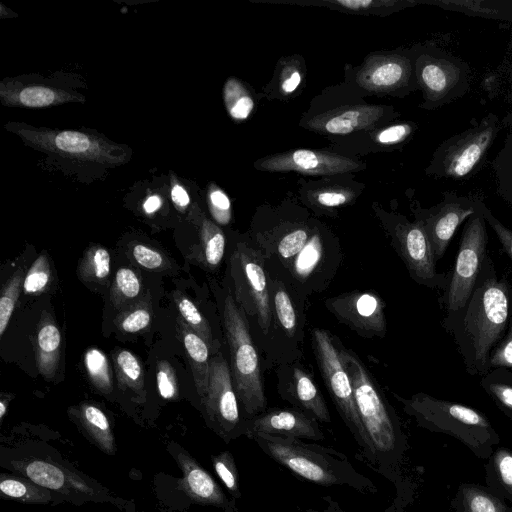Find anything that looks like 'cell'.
I'll return each mask as SVG.
<instances>
[{
    "mask_svg": "<svg viewBox=\"0 0 512 512\" xmlns=\"http://www.w3.org/2000/svg\"><path fill=\"white\" fill-rule=\"evenodd\" d=\"M177 332L189 361L194 383L201 402L205 398L210 377V348L181 317H177Z\"/></svg>",
    "mask_w": 512,
    "mask_h": 512,
    "instance_id": "44dd1931",
    "label": "cell"
},
{
    "mask_svg": "<svg viewBox=\"0 0 512 512\" xmlns=\"http://www.w3.org/2000/svg\"><path fill=\"white\" fill-rule=\"evenodd\" d=\"M153 315L148 295L121 310L115 320L116 328L125 333H136L149 326Z\"/></svg>",
    "mask_w": 512,
    "mask_h": 512,
    "instance_id": "4dcf8cb0",
    "label": "cell"
},
{
    "mask_svg": "<svg viewBox=\"0 0 512 512\" xmlns=\"http://www.w3.org/2000/svg\"><path fill=\"white\" fill-rule=\"evenodd\" d=\"M1 492L10 497L25 502H46L50 499V492L30 479L2 475L0 483Z\"/></svg>",
    "mask_w": 512,
    "mask_h": 512,
    "instance_id": "1f68e13d",
    "label": "cell"
},
{
    "mask_svg": "<svg viewBox=\"0 0 512 512\" xmlns=\"http://www.w3.org/2000/svg\"><path fill=\"white\" fill-rule=\"evenodd\" d=\"M494 462L501 482L512 494V453L501 449L495 454Z\"/></svg>",
    "mask_w": 512,
    "mask_h": 512,
    "instance_id": "816d5d0a",
    "label": "cell"
},
{
    "mask_svg": "<svg viewBox=\"0 0 512 512\" xmlns=\"http://www.w3.org/2000/svg\"><path fill=\"white\" fill-rule=\"evenodd\" d=\"M202 253L206 264L217 267L225 251V236L222 230L210 220L204 219L200 230Z\"/></svg>",
    "mask_w": 512,
    "mask_h": 512,
    "instance_id": "d590c367",
    "label": "cell"
},
{
    "mask_svg": "<svg viewBox=\"0 0 512 512\" xmlns=\"http://www.w3.org/2000/svg\"><path fill=\"white\" fill-rule=\"evenodd\" d=\"M256 167L263 171H295L304 175L332 176L358 170L360 164L333 152L294 149L262 158Z\"/></svg>",
    "mask_w": 512,
    "mask_h": 512,
    "instance_id": "7c38bea8",
    "label": "cell"
},
{
    "mask_svg": "<svg viewBox=\"0 0 512 512\" xmlns=\"http://www.w3.org/2000/svg\"><path fill=\"white\" fill-rule=\"evenodd\" d=\"M0 97L4 105L22 107H47L71 101L81 97L63 89L40 84H22L21 82H2Z\"/></svg>",
    "mask_w": 512,
    "mask_h": 512,
    "instance_id": "ac0fdd59",
    "label": "cell"
},
{
    "mask_svg": "<svg viewBox=\"0 0 512 512\" xmlns=\"http://www.w3.org/2000/svg\"><path fill=\"white\" fill-rule=\"evenodd\" d=\"M223 323L230 352L234 389L245 419L265 411L266 399L261 370L243 309L228 294L224 300Z\"/></svg>",
    "mask_w": 512,
    "mask_h": 512,
    "instance_id": "277c9868",
    "label": "cell"
},
{
    "mask_svg": "<svg viewBox=\"0 0 512 512\" xmlns=\"http://www.w3.org/2000/svg\"><path fill=\"white\" fill-rule=\"evenodd\" d=\"M156 382L160 396L173 399L178 396V383L175 372L169 362L161 360L156 368Z\"/></svg>",
    "mask_w": 512,
    "mask_h": 512,
    "instance_id": "bcb514c9",
    "label": "cell"
},
{
    "mask_svg": "<svg viewBox=\"0 0 512 512\" xmlns=\"http://www.w3.org/2000/svg\"><path fill=\"white\" fill-rule=\"evenodd\" d=\"M61 354V333L49 317H43L37 328L35 358L39 373L47 380L58 371Z\"/></svg>",
    "mask_w": 512,
    "mask_h": 512,
    "instance_id": "603a6c76",
    "label": "cell"
},
{
    "mask_svg": "<svg viewBox=\"0 0 512 512\" xmlns=\"http://www.w3.org/2000/svg\"><path fill=\"white\" fill-rule=\"evenodd\" d=\"M306 4L325 6L355 14L383 16L396 10L401 2L392 0H325Z\"/></svg>",
    "mask_w": 512,
    "mask_h": 512,
    "instance_id": "f546056e",
    "label": "cell"
},
{
    "mask_svg": "<svg viewBox=\"0 0 512 512\" xmlns=\"http://www.w3.org/2000/svg\"><path fill=\"white\" fill-rule=\"evenodd\" d=\"M171 197L174 204L180 209L185 208L190 202L186 190L178 184L173 186L171 190Z\"/></svg>",
    "mask_w": 512,
    "mask_h": 512,
    "instance_id": "db71d44e",
    "label": "cell"
},
{
    "mask_svg": "<svg viewBox=\"0 0 512 512\" xmlns=\"http://www.w3.org/2000/svg\"><path fill=\"white\" fill-rule=\"evenodd\" d=\"M326 304L339 320L363 335L386 332L383 303L375 294L352 292L329 299Z\"/></svg>",
    "mask_w": 512,
    "mask_h": 512,
    "instance_id": "4fadbf2b",
    "label": "cell"
},
{
    "mask_svg": "<svg viewBox=\"0 0 512 512\" xmlns=\"http://www.w3.org/2000/svg\"><path fill=\"white\" fill-rule=\"evenodd\" d=\"M307 239L308 234L304 229H296L281 239L278 252L283 258L288 259L305 247Z\"/></svg>",
    "mask_w": 512,
    "mask_h": 512,
    "instance_id": "c3c4849f",
    "label": "cell"
},
{
    "mask_svg": "<svg viewBox=\"0 0 512 512\" xmlns=\"http://www.w3.org/2000/svg\"><path fill=\"white\" fill-rule=\"evenodd\" d=\"M488 235L483 214H475L466 223L454 264L439 298L444 317L442 326L451 333L463 313L481 274L488 254Z\"/></svg>",
    "mask_w": 512,
    "mask_h": 512,
    "instance_id": "5b68a950",
    "label": "cell"
},
{
    "mask_svg": "<svg viewBox=\"0 0 512 512\" xmlns=\"http://www.w3.org/2000/svg\"><path fill=\"white\" fill-rule=\"evenodd\" d=\"M213 466L233 498H239L241 496L239 475L233 455L229 451H224L214 456Z\"/></svg>",
    "mask_w": 512,
    "mask_h": 512,
    "instance_id": "60d3db41",
    "label": "cell"
},
{
    "mask_svg": "<svg viewBox=\"0 0 512 512\" xmlns=\"http://www.w3.org/2000/svg\"><path fill=\"white\" fill-rule=\"evenodd\" d=\"M174 301L182 320L215 351L210 325L195 304L180 292L174 293Z\"/></svg>",
    "mask_w": 512,
    "mask_h": 512,
    "instance_id": "836d02e7",
    "label": "cell"
},
{
    "mask_svg": "<svg viewBox=\"0 0 512 512\" xmlns=\"http://www.w3.org/2000/svg\"><path fill=\"white\" fill-rule=\"evenodd\" d=\"M17 470L21 471L28 479L34 483L47 488L67 494L71 488H74L80 494L90 495L93 491L90 487L73 474H66L64 469L56 464L45 460L33 459L25 461L23 464L17 462Z\"/></svg>",
    "mask_w": 512,
    "mask_h": 512,
    "instance_id": "ffe728a7",
    "label": "cell"
},
{
    "mask_svg": "<svg viewBox=\"0 0 512 512\" xmlns=\"http://www.w3.org/2000/svg\"><path fill=\"white\" fill-rule=\"evenodd\" d=\"M291 401L315 420L329 423L331 421L328 407L318 387L311 377L301 368H294L293 382L290 390Z\"/></svg>",
    "mask_w": 512,
    "mask_h": 512,
    "instance_id": "cb8c5ba5",
    "label": "cell"
},
{
    "mask_svg": "<svg viewBox=\"0 0 512 512\" xmlns=\"http://www.w3.org/2000/svg\"><path fill=\"white\" fill-rule=\"evenodd\" d=\"M463 500L466 512H507L496 497L474 486L463 488Z\"/></svg>",
    "mask_w": 512,
    "mask_h": 512,
    "instance_id": "ab89813d",
    "label": "cell"
},
{
    "mask_svg": "<svg viewBox=\"0 0 512 512\" xmlns=\"http://www.w3.org/2000/svg\"><path fill=\"white\" fill-rule=\"evenodd\" d=\"M272 301L280 325L286 334L291 337L296 328V314L291 299L282 285H277L274 288Z\"/></svg>",
    "mask_w": 512,
    "mask_h": 512,
    "instance_id": "b9f144b4",
    "label": "cell"
},
{
    "mask_svg": "<svg viewBox=\"0 0 512 512\" xmlns=\"http://www.w3.org/2000/svg\"><path fill=\"white\" fill-rule=\"evenodd\" d=\"M51 280V267L46 254H41L27 272L23 289L26 294H38L46 290Z\"/></svg>",
    "mask_w": 512,
    "mask_h": 512,
    "instance_id": "f35d334b",
    "label": "cell"
},
{
    "mask_svg": "<svg viewBox=\"0 0 512 512\" xmlns=\"http://www.w3.org/2000/svg\"><path fill=\"white\" fill-rule=\"evenodd\" d=\"M209 205L214 219L220 224H227L231 217V203L227 195L219 190H212L209 194Z\"/></svg>",
    "mask_w": 512,
    "mask_h": 512,
    "instance_id": "681fc988",
    "label": "cell"
},
{
    "mask_svg": "<svg viewBox=\"0 0 512 512\" xmlns=\"http://www.w3.org/2000/svg\"><path fill=\"white\" fill-rule=\"evenodd\" d=\"M9 130L16 133L27 145L67 158L108 165L127 161L124 150L95 135L71 130L39 129L19 124L9 125Z\"/></svg>",
    "mask_w": 512,
    "mask_h": 512,
    "instance_id": "ba28073f",
    "label": "cell"
},
{
    "mask_svg": "<svg viewBox=\"0 0 512 512\" xmlns=\"http://www.w3.org/2000/svg\"><path fill=\"white\" fill-rule=\"evenodd\" d=\"M271 459L293 474L317 485L348 486L361 493H375L371 479L359 473L343 453L301 439L254 433L248 436Z\"/></svg>",
    "mask_w": 512,
    "mask_h": 512,
    "instance_id": "7a4b0ae2",
    "label": "cell"
},
{
    "mask_svg": "<svg viewBox=\"0 0 512 512\" xmlns=\"http://www.w3.org/2000/svg\"><path fill=\"white\" fill-rule=\"evenodd\" d=\"M354 198V194L347 188L326 187L312 193V201L325 208H333L344 205Z\"/></svg>",
    "mask_w": 512,
    "mask_h": 512,
    "instance_id": "7bdbcfd3",
    "label": "cell"
},
{
    "mask_svg": "<svg viewBox=\"0 0 512 512\" xmlns=\"http://www.w3.org/2000/svg\"><path fill=\"white\" fill-rule=\"evenodd\" d=\"M231 263L239 306L255 316L262 331L267 333L272 320L271 298L260 259L251 249L239 247Z\"/></svg>",
    "mask_w": 512,
    "mask_h": 512,
    "instance_id": "30bf717a",
    "label": "cell"
},
{
    "mask_svg": "<svg viewBox=\"0 0 512 512\" xmlns=\"http://www.w3.org/2000/svg\"><path fill=\"white\" fill-rule=\"evenodd\" d=\"M161 198L157 195L150 196L146 199L143 204V208L146 213L151 214L157 211L161 207Z\"/></svg>",
    "mask_w": 512,
    "mask_h": 512,
    "instance_id": "9f6ffc18",
    "label": "cell"
},
{
    "mask_svg": "<svg viewBox=\"0 0 512 512\" xmlns=\"http://www.w3.org/2000/svg\"><path fill=\"white\" fill-rule=\"evenodd\" d=\"M480 385L500 409L512 418V370L491 369L481 377Z\"/></svg>",
    "mask_w": 512,
    "mask_h": 512,
    "instance_id": "d4e9b609",
    "label": "cell"
},
{
    "mask_svg": "<svg viewBox=\"0 0 512 512\" xmlns=\"http://www.w3.org/2000/svg\"><path fill=\"white\" fill-rule=\"evenodd\" d=\"M493 128L487 126L463 139L446 158V173L453 177L466 176L475 167L488 147Z\"/></svg>",
    "mask_w": 512,
    "mask_h": 512,
    "instance_id": "7402d4cb",
    "label": "cell"
},
{
    "mask_svg": "<svg viewBox=\"0 0 512 512\" xmlns=\"http://www.w3.org/2000/svg\"><path fill=\"white\" fill-rule=\"evenodd\" d=\"M512 310V286L499 277L490 256L485 259L474 291L452 334L465 370L472 376L490 371V355L504 337Z\"/></svg>",
    "mask_w": 512,
    "mask_h": 512,
    "instance_id": "6da1fadb",
    "label": "cell"
},
{
    "mask_svg": "<svg viewBox=\"0 0 512 512\" xmlns=\"http://www.w3.org/2000/svg\"><path fill=\"white\" fill-rule=\"evenodd\" d=\"M141 282L139 276L130 268H120L110 289V301L119 311L139 300Z\"/></svg>",
    "mask_w": 512,
    "mask_h": 512,
    "instance_id": "83f0119b",
    "label": "cell"
},
{
    "mask_svg": "<svg viewBox=\"0 0 512 512\" xmlns=\"http://www.w3.org/2000/svg\"><path fill=\"white\" fill-rule=\"evenodd\" d=\"M412 128L409 124H396L378 130L373 136L376 143L381 145H394L402 142L410 135Z\"/></svg>",
    "mask_w": 512,
    "mask_h": 512,
    "instance_id": "f907efd6",
    "label": "cell"
},
{
    "mask_svg": "<svg viewBox=\"0 0 512 512\" xmlns=\"http://www.w3.org/2000/svg\"><path fill=\"white\" fill-rule=\"evenodd\" d=\"M410 75L409 61L394 54L369 56L355 74V81L362 89L384 94L402 87Z\"/></svg>",
    "mask_w": 512,
    "mask_h": 512,
    "instance_id": "9a60e30c",
    "label": "cell"
},
{
    "mask_svg": "<svg viewBox=\"0 0 512 512\" xmlns=\"http://www.w3.org/2000/svg\"><path fill=\"white\" fill-rule=\"evenodd\" d=\"M322 500L325 502L326 506L319 510V509H306L305 512H347L345 511L340 504L334 500L331 496L327 495L322 497Z\"/></svg>",
    "mask_w": 512,
    "mask_h": 512,
    "instance_id": "11a10c76",
    "label": "cell"
},
{
    "mask_svg": "<svg viewBox=\"0 0 512 512\" xmlns=\"http://www.w3.org/2000/svg\"><path fill=\"white\" fill-rule=\"evenodd\" d=\"M6 413V404L5 402L2 400L0 402V417L3 418L4 414Z\"/></svg>",
    "mask_w": 512,
    "mask_h": 512,
    "instance_id": "6f0895ef",
    "label": "cell"
},
{
    "mask_svg": "<svg viewBox=\"0 0 512 512\" xmlns=\"http://www.w3.org/2000/svg\"><path fill=\"white\" fill-rule=\"evenodd\" d=\"M302 81V73L298 65L281 64L276 74V89L282 96L292 94Z\"/></svg>",
    "mask_w": 512,
    "mask_h": 512,
    "instance_id": "f6af8a7d",
    "label": "cell"
},
{
    "mask_svg": "<svg viewBox=\"0 0 512 512\" xmlns=\"http://www.w3.org/2000/svg\"><path fill=\"white\" fill-rule=\"evenodd\" d=\"M312 337L319 368L335 406L363 457L375 470V452L361 422L352 384L340 360L339 349L325 330L314 329Z\"/></svg>",
    "mask_w": 512,
    "mask_h": 512,
    "instance_id": "8992f818",
    "label": "cell"
},
{
    "mask_svg": "<svg viewBox=\"0 0 512 512\" xmlns=\"http://www.w3.org/2000/svg\"><path fill=\"white\" fill-rule=\"evenodd\" d=\"M421 81L432 95H442L454 82L455 73L448 69L447 64L433 61L425 64L420 72Z\"/></svg>",
    "mask_w": 512,
    "mask_h": 512,
    "instance_id": "8d00e7d4",
    "label": "cell"
},
{
    "mask_svg": "<svg viewBox=\"0 0 512 512\" xmlns=\"http://www.w3.org/2000/svg\"><path fill=\"white\" fill-rule=\"evenodd\" d=\"M183 484L187 493L197 502L213 505L225 512H237L235 502L230 501L213 477L189 456H181Z\"/></svg>",
    "mask_w": 512,
    "mask_h": 512,
    "instance_id": "d6986e66",
    "label": "cell"
},
{
    "mask_svg": "<svg viewBox=\"0 0 512 512\" xmlns=\"http://www.w3.org/2000/svg\"><path fill=\"white\" fill-rule=\"evenodd\" d=\"M80 422L97 445L108 453L114 448L109 421L98 407L84 404L79 411Z\"/></svg>",
    "mask_w": 512,
    "mask_h": 512,
    "instance_id": "4316f807",
    "label": "cell"
},
{
    "mask_svg": "<svg viewBox=\"0 0 512 512\" xmlns=\"http://www.w3.org/2000/svg\"><path fill=\"white\" fill-rule=\"evenodd\" d=\"M392 237L395 249L412 279L428 288L443 290L447 273L437 271L433 250L422 223L401 221L393 229Z\"/></svg>",
    "mask_w": 512,
    "mask_h": 512,
    "instance_id": "8fae6325",
    "label": "cell"
},
{
    "mask_svg": "<svg viewBox=\"0 0 512 512\" xmlns=\"http://www.w3.org/2000/svg\"><path fill=\"white\" fill-rule=\"evenodd\" d=\"M483 216L496 234L502 249L512 261V230L504 226L490 212H486Z\"/></svg>",
    "mask_w": 512,
    "mask_h": 512,
    "instance_id": "f5cc1de1",
    "label": "cell"
},
{
    "mask_svg": "<svg viewBox=\"0 0 512 512\" xmlns=\"http://www.w3.org/2000/svg\"><path fill=\"white\" fill-rule=\"evenodd\" d=\"M114 368L119 386L145 396L144 374L137 357L128 350H117Z\"/></svg>",
    "mask_w": 512,
    "mask_h": 512,
    "instance_id": "484cf974",
    "label": "cell"
},
{
    "mask_svg": "<svg viewBox=\"0 0 512 512\" xmlns=\"http://www.w3.org/2000/svg\"><path fill=\"white\" fill-rule=\"evenodd\" d=\"M22 279V270L18 269L6 281L4 287L2 288L0 297V336L4 334L14 311L17 299L20 294Z\"/></svg>",
    "mask_w": 512,
    "mask_h": 512,
    "instance_id": "74e56055",
    "label": "cell"
},
{
    "mask_svg": "<svg viewBox=\"0 0 512 512\" xmlns=\"http://www.w3.org/2000/svg\"><path fill=\"white\" fill-rule=\"evenodd\" d=\"M131 254L134 260L146 269L162 270L167 266V261L163 254L147 245H134L131 249Z\"/></svg>",
    "mask_w": 512,
    "mask_h": 512,
    "instance_id": "7dc6e473",
    "label": "cell"
},
{
    "mask_svg": "<svg viewBox=\"0 0 512 512\" xmlns=\"http://www.w3.org/2000/svg\"><path fill=\"white\" fill-rule=\"evenodd\" d=\"M110 273V254L101 246L90 247L78 267L79 278L88 282H102Z\"/></svg>",
    "mask_w": 512,
    "mask_h": 512,
    "instance_id": "d6a6232c",
    "label": "cell"
},
{
    "mask_svg": "<svg viewBox=\"0 0 512 512\" xmlns=\"http://www.w3.org/2000/svg\"><path fill=\"white\" fill-rule=\"evenodd\" d=\"M223 99L229 115L236 121L246 120L254 109V100L250 92L236 78H229L226 81Z\"/></svg>",
    "mask_w": 512,
    "mask_h": 512,
    "instance_id": "f1b7e54d",
    "label": "cell"
},
{
    "mask_svg": "<svg viewBox=\"0 0 512 512\" xmlns=\"http://www.w3.org/2000/svg\"><path fill=\"white\" fill-rule=\"evenodd\" d=\"M272 435L322 441L325 436L317 420L299 409H271L244 420L243 435Z\"/></svg>",
    "mask_w": 512,
    "mask_h": 512,
    "instance_id": "5bb4252c",
    "label": "cell"
},
{
    "mask_svg": "<svg viewBox=\"0 0 512 512\" xmlns=\"http://www.w3.org/2000/svg\"><path fill=\"white\" fill-rule=\"evenodd\" d=\"M404 411L419 425L457 436L472 443L488 440L493 432L488 419L479 411L461 403L438 399L426 393L410 398L395 394Z\"/></svg>",
    "mask_w": 512,
    "mask_h": 512,
    "instance_id": "52a82bcc",
    "label": "cell"
},
{
    "mask_svg": "<svg viewBox=\"0 0 512 512\" xmlns=\"http://www.w3.org/2000/svg\"><path fill=\"white\" fill-rule=\"evenodd\" d=\"M84 366L91 383L102 393L112 391L113 381L106 355L98 348H90L84 355Z\"/></svg>",
    "mask_w": 512,
    "mask_h": 512,
    "instance_id": "e575fe53",
    "label": "cell"
},
{
    "mask_svg": "<svg viewBox=\"0 0 512 512\" xmlns=\"http://www.w3.org/2000/svg\"><path fill=\"white\" fill-rule=\"evenodd\" d=\"M202 405L213 429L226 442L243 435L245 419L240 416L230 367L221 354L210 359L209 385Z\"/></svg>",
    "mask_w": 512,
    "mask_h": 512,
    "instance_id": "9c48e42d",
    "label": "cell"
},
{
    "mask_svg": "<svg viewBox=\"0 0 512 512\" xmlns=\"http://www.w3.org/2000/svg\"><path fill=\"white\" fill-rule=\"evenodd\" d=\"M476 214L473 206L458 202L446 203L424 220H419L429 238L435 261L443 258L457 228Z\"/></svg>",
    "mask_w": 512,
    "mask_h": 512,
    "instance_id": "e0dca14e",
    "label": "cell"
},
{
    "mask_svg": "<svg viewBox=\"0 0 512 512\" xmlns=\"http://www.w3.org/2000/svg\"><path fill=\"white\" fill-rule=\"evenodd\" d=\"M490 370L495 368H507L512 370V310L508 329L496 345L490 355Z\"/></svg>",
    "mask_w": 512,
    "mask_h": 512,
    "instance_id": "ee69618b",
    "label": "cell"
},
{
    "mask_svg": "<svg viewBox=\"0 0 512 512\" xmlns=\"http://www.w3.org/2000/svg\"><path fill=\"white\" fill-rule=\"evenodd\" d=\"M384 115L379 105H353L333 109L305 120L304 126L326 135H346L373 127Z\"/></svg>",
    "mask_w": 512,
    "mask_h": 512,
    "instance_id": "2e32d148",
    "label": "cell"
},
{
    "mask_svg": "<svg viewBox=\"0 0 512 512\" xmlns=\"http://www.w3.org/2000/svg\"><path fill=\"white\" fill-rule=\"evenodd\" d=\"M339 354L352 384L361 422L375 452V471L391 478L404 444L398 418L358 357L345 348L339 349Z\"/></svg>",
    "mask_w": 512,
    "mask_h": 512,
    "instance_id": "3957f363",
    "label": "cell"
}]
</instances>
